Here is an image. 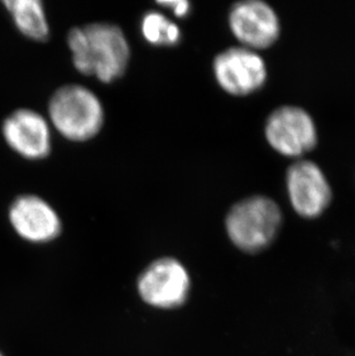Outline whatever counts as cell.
Segmentation results:
<instances>
[{
    "instance_id": "obj_11",
    "label": "cell",
    "mask_w": 355,
    "mask_h": 356,
    "mask_svg": "<svg viewBox=\"0 0 355 356\" xmlns=\"http://www.w3.org/2000/svg\"><path fill=\"white\" fill-rule=\"evenodd\" d=\"M3 6L10 14L17 31L24 38L44 42L50 36V26L43 3L40 0H6Z\"/></svg>"
},
{
    "instance_id": "obj_7",
    "label": "cell",
    "mask_w": 355,
    "mask_h": 356,
    "mask_svg": "<svg viewBox=\"0 0 355 356\" xmlns=\"http://www.w3.org/2000/svg\"><path fill=\"white\" fill-rule=\"evenodd\" d=\"M228 28L240 45L263 50L281 36V20L274 7L263 0H242L228 12Z\"/></svg>"
},
{
    "instance_id": "obj_10",
    "label": "cell",
    "mask_w": 355,
    "mask_h": 356,
    "mask_svg": "<svg viewBox=\"0 0 355 356\" xmlns=\"http://www.w3.org/2000/svg\"><path fill=\"white\" fill-rule=\"evenodd\" d=\"M8 219L17 236L36 245L54 241L63 231V222L56 209L44 198L33 194L19 196L12 202Z\"/></svg>"
},
{
    "instance_id": "obj_9",
    "label": "cell",
    "mask_w": 355,
    "mask_h": 356,
    "mask_svg": "<svg viewBox=\"0 0 355 356\" xmlns=\"http://www.w3.org/2000/svg\"><path fill=\"white\" fill-rule=\"evenodd\" d=\"M1 131L8 147L24 159L40 161L50 155V121L35 110L19 108L12 112L3 120Z\"/></svg>"
},
{
    "instance_id": "obj_12",
    "label": "cell",
    "mask_w": 355,
    "mask_h": 356,
    "mask_svg": "<svg viewBox=\"0 0 355 356\" xmlns=\"http://www.w3.org/2000/svg\"><path fill=\"white\" fill-rule=\"evenodd\" d=\"M141 33L144 40L155 47H175L181 40L179 26L158 10H149L144 14Z\"/></svg>"
},
{
    "instance_id": "obj_14",
    "label": "cell",
    "mask_w": 355,
    "mask_h": 356,
    "mask_svg": "<svg viewBox=\"0 0 355 356\" xmlns=\"http://www.w3.org/2000/svg\"><path fill=\"white\" fill-rule=\"evenodd\" d=\"M0 356H3V354L0 352Z\"/></svg>"
},
{
    "instance_id": "obj_2",
    "label": "cell",
    "mask_w": 355,
    "mask_h": 356,
    "mask_svg": "<svg viewBox=\"0 0 355 356\" xmlns=\"http://www.w3.org/2000/svg\"><path fill=\"white\" fill-rule=\"evenodd\" d=\"M47 110L51 126L70 141H89L101 133L105 124L101 99L81 84H65L54 91Z\"/></svg>"
},
{
    "instance_id": "obj_6",
    "label": "cell",
    "mask_w": 355,
    "mask_h": 356,
    "mask_svg": "<svg viewBox=\"0 0 355 356\" xmlns=\"http://www.w3.org/2000/svg\"><path fill=\"white\" fill-rule=\"evenodd\" d=\"M191 289V278L184 264L173 257H161L150 263L140 275L139 294L144 302L158 309L182 306Z\"/></svg>"
},
{
    "instance_id": "obj_3",
    "label": "cell",
    "mask_w": 355,
    "mask_h": 356,
    "mask_svg": "<svg viewBox=\"0 0 355 356\" xmlns=\"http://www.w3.org/2000/svg\"><path fill=\"white\" fill-rule=\"evenodd\" d=\"M282 222V210L272 198L253 195L232 205L225 217V229L237 248L256 254L275 241Z\"/></svg>"
},
{
    "instance_id": "obj_5",
    "label": "cell",
    "mask_w": 355,
    "mask_h": 356,
    "mask_svg": "<svg viewBox=\"0 0 355 356\" xmlns=\"http://www.w3.org/2000/svg\"><path fill=\"white\" fill-rule=\"evenodd\" d=\"M265 140L274 150L286 157H300L317 143V128L312 115L297 105H283L269 115Z\"/></svg>"
},
{
    "instance_id": "obj_1",
    "label": "cell",
    "mask_w": 355,
    "mask_h": 356,
    "mask_svg": "<svg viewBox=\"0 0 355 356\" xmlns=\"http://www.w3.org/2000/svg\"><path fill=\"white\" fill-rule=\"evenodd\" d=\"M72 63L79 73L112 83L124 76L131 61V47L124 31L110 22H94L68 31Z\"/></svg>"
},
{
    "instance_id": "obj_8",
    "label": "cell",
    "mask_w": 355,
    "mask_h": 356,
    "mask_svg": "<svg viewBox=\"0 0 355 356\" xmlns=\"http://www.w3.org/2000/svg\"><path fill=\"white\" fill-rule=\"evenodd\" d=\"M286 188L292 207L305 218H315L330 204L331 187L314 161L299 159L286 172Z\"/></svg>"
},
{
    "instance_id": "obj_4",
    "label": "cell",
    "mask_w": 355,
    "mask_h": 356,
    "mask_svg": "<svg viewBox=\"0 0 355 356\" xmlns=\"http://www.w3.org/2000/svg\"><path fill=\"white\" fill-rule=\"evenodd\" d=\"M212 72L221 90L245 97L260 90L268 80V67L258 51L231 47L214 58Z\"/></svg>"
},
{
    "instance_id": "obj_13",
    "label": "cell",
    "mask_w": 355,
    "mask_h": 356,
    "mask_svg": "<svg viewBox=\"0 0 355 356\" xmlns=\"http://www.w3.org/2000/svg\"><path fill=\"white\" fill-rule=\"evenodd\" d=\"M158 5L168 10H172L175 17L184 19L191 13V3L186 0H166V1H158Z\"/></svg>"
}]
</instances>
